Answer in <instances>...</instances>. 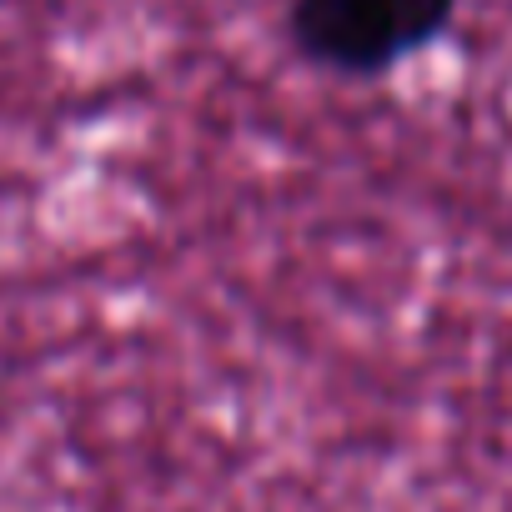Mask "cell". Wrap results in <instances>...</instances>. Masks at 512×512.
Masks as SVG:
<instances>
[{
	"label": "cell",
	"instance_id": "1",
	"mask_svg": "<svg viewBox=\"0 0 512 512\" xmlns=\"http://www.w3.org/2000/svg\"><path fill=\"white\" fill-rule=\"evenodd\" d=\"M457 16V0H292V41L337 76H382L427 51Z\"/></svg>",
	"mask_w": 512,
	"mask_h": 512
}]
</instances>
